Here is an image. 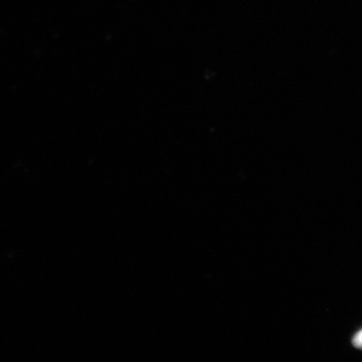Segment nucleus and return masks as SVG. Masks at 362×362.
<instances>
[{"label": "nucleus", "instance_id": "nucleus-1", "mask_svg": "<svg viewBox=\"0 0 362 362\" xmlns=\"http://www.w3.org/2000/svg\"><path fill=\"white\" fill-rule=\"evenodd\" d=\"M353 346L358 349H362V329L355 334V337L352 339Z\"/></svg>", "mask_w": 362, "mask_h": 362}]
</instances>
